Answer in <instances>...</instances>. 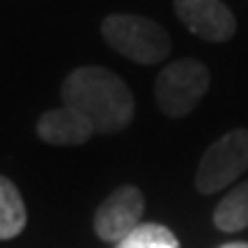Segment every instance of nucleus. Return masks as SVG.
<instances>
[{
  "instance_id": "f257e3e1",
  "label": "nucleus",
  "mask_w": 248,
  "mask_h": 248,
  "mask_svg": "<svg viewBox=\"0 0 248 248\" xmlns=\"http://www.w3.org/2000/svg\"><path fill=\"white\" fill-rule=\"evenodd\" d=\"M62 104L78 110L97 133H117L133 120V94L115 71L106 67H78L62 83Z\"/></svg>"
},
{
  "instance_id": "f03ea898",
  "label": "nucleus",
  "mask_w": 248,
  "mask_h": 248,
  "mask_svg": "<svg viewBox=\"0 0 248 248\" xmlns=\"http://www.w3.org/2000/svg\"><path fill=\"white\" fill-rule=\"evenodd\" d=\"M101 35L115 53L138 62L159 64L170 55V35L147 16L110 14L101 23Z\"/></svg>"
},
{
  "instance_id": "7ed1b4c3",
  "label": "nucleus",
  "mask_w": 248,
  "mask_h": 248,
  "mask_svg": "<svg viewBox=\"0 0 248 248\" xmlns=\"http://www.w3.org/2000/svg\"><path fill=\"white\" fill-rule=\"evenodd\" d=\"M207 90H209V69L200 60L182 58L159 71L154 83V97L163 115L179 120L195 110Z\"/></svg>"
},
{
  "instance_id": "20e7f679",
  "label": "nucleus",
  "mask_w": 248,
  "mask_h": 248,
  "mask_svg": "<svg viewBox=\"0 0 248 248\" xmlns=\"http://www.w3.org/2000/svg\"><path fill=\"white\" fill-rule=\"evenodd\" d=\"M248 170V129H232L212 142L195 170V188L202 195L218 193Z\"/></svg>"
},
{
  "instance_id": "39448f33",
  "label": "nucleus",
  "mask_w": 248,
  "mask_h": 248,
  "mask_svg": "<svg viewBox=\"0 0 248 248\" xmlns=\"http://www.w3.org/2000/svg\"><path fill=\"white\" fill-rule=\"evenodd\" d=\"M145 195L138 186H117L94 212V232L101 241H122L142 223Z\"/></svg>"
},
{
  "instance_id": "423d86ee",
  "label": "nucleus",
  "mask_w": 248,
  "mask_h": 248,
  "mask_svg": "<svg viewBox=\"0 0 248 248\" xmlns=\"http://www.w3.org/2000/svg\"><path fill=\"white\" fill-rule=\"evenodd\" d=\"M177 18L195 37L221 44L237 32V18L221 0H175Z\"/></svg>"
},
{
  "instance_id": "0eeeda50",
  "label": "nucleus",
  "mask_w": 248,
  "mask_h": 248,
  "mask_svg": "<svg viewBox=\"0 0 248 248\" xmlns=\"http://www.w3.org/2000/svg\"><path fill=\"white\" fill-rule=\"evenodd\" d=\"M37 133L46 145L53 147H76L92 138L94 126L80 115L78 110L69 106L51 108L37 122Z\"/></svg>"
},
{
  "instance_id": "6e6552de",
  "label": "nucleus",
  "mask_w": 248,
  "mask_h": 248,
  "mask_svg": "<svg viewBox=\"0 0 248 248\" xmlns=\"http://www.w3.org/2000/svg\"><path fill=\"white\" fill-rule=\"evenodd\" d=\"M28 223L26 202L18 188L0 175V241L18 237Z\"/></svg>"
},
{
  "instance_id": "1a4fd4ad",
  "label": "nucleus",
  "mask_w": 248,
  "mask_h": 248,
  "mask_svg": "<svg viewBox=\"0 0 248 248\" xmlns=\"http://www.w3.org/2000/svg\"><path fill=\"white\" fill-rule=\"evenodd\" d=\"M214 225L221 232H239L248 228V182H241L214 209Z\"/></svg>"
},
{
  "instance_id": "9d476101",
  "label": "nucleus",
  "mask_w": 248,
  "mask_h": 248,
  "mask_svg": "<svg viewBox=\"0 0 248 248\" xmlns=\"http://www.w3.org/2000/svg\"><path fill=\"white\" fill-rule=\"evenodd\" d=\"M115 248H179V239L166 225L140 223L122 241H117Z\"/></svg>"
},
{
  "instance_id": "9b49d317",
  "label": "nucleus",
  "mask_w": 248,
  "mask_h": 248,
  "mask_svg": "<svg viewBox=\"0 0 248 248\" xmlns=\"http://www.w3.org/2000/svg\"><path fill=\"white\" fill-rule=\"evenodd\" d=\"M218 248H248V241H230V244H223Z\"/></svg>"
}]
</instances>
